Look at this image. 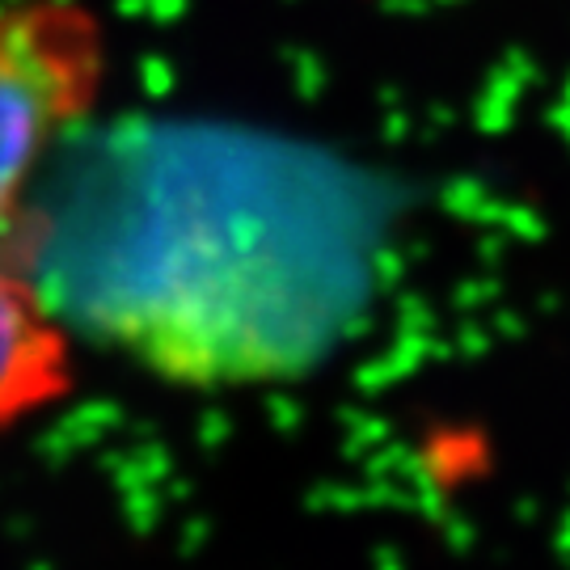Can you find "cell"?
<instances>
[{
	"label": "cell",
	"mask_w": 570,
	"mask_h": 570,
	"mask_svg": "<svg viewBox=\"0 0 570 570\" xmlns=\"http://www.w3.org/2000/svg\"><path fill=\"white\" fill-rule=\"evenodd\" d=\"M106 81V35L77 0L0 4V258L13 263L21 207L56 144Z\"/></svg>",
	"instance_id": "cell-1"
},
{
	"label": "cell",
	"mask_w": 570,
	"mask_h": 570,
	"mask_svg": "<svg viewBox=\"0 0 570 570\" xmlns=\"http://www.w3.org/2000/svg\"><path fill=\"white\" fill-rule=\"evenodd\" d=\"M72 346L21 266L0 258V431L68 393Z\"/></svg>",
	"instance_id": "cell-2"
}]
</instances>
